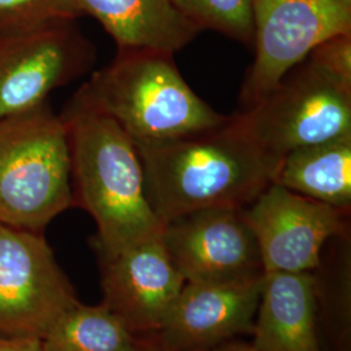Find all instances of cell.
Segmentation results:
<instances>
[{"label":"cell","instance_id":"6da1fadb","mask_svg":"<svg viewBox=\"0 0 351 351\" xmlns=\"http://www.w3.org/2000/svg\"><path fill=\"white\" fill-rule=\"evenodd\" d=\"M136 149L146 197L163 224L203 208L247 207L272 184L278 163L242 112L198 133Z\"/></svg>","mask_w":351,"mask_h":351},{"label":"cell","instance_id":"7a4b0ae2","mask_svg":"<svg viewBox=\"0 0 351 351\" xmlns=\"http://www.w3.org/2000/svg\"><path fill=\"white\" fill-rule=\"evenodd\" d=\"M68 130L73 199L98 226L101 258L162 236L164 224L146 197L143 168L133 141L111 117L71 101Z\"/></svg>","mask_w":351,"mask_h":351},{"label":"cell","instance_id":"3957f363","mask_svg":"<svg viewBox=\"0 0 351 351\" xmlns=\"http://www.w3.org/2000/svg\"><path fill=\"white\" fill-rule=\"evenodd\" d=\"M72 101L111 117L136 146L194 134L228 117L189 86L173 53L149 49H119Z\"/></svg>","mask_w":351,"mask_h":351},{"label":"cell","instance_id":"277c9868","mask_svg":"<svg viewBox=\"0 0 351 351\" xmlns=\"http://www.w3.org/2000/svg\"><path fill=\"white\" fill-rule=\"evenodd\" d=\"M75 203L68 130L46 107L0 120V224L38 232Z\"/></svg>","mask_w":351,"mask_h":351},{"label":"cell","instance_id":"5b68a950","mask_svg":"<svg viewBox=\"0 0 351 351\" xmlns=\"http://www.w3.org/2000/svg\"><path fill=\"white\" fill-rule=\"evenodd\" d=\"M241 112L278 162L295 149L351 136V88L303 60L263 99Z\"/></svg>","mask_w":351,"mask_h":351},{"label":"cell","instance_id":"8992f818","mask_svg":"<svg viewBox=\"0 0 351 351\" xmlns=\"http://www.w3.org/2000/svg\"><path fill=\"white\" fill-rule=\"evenodd\" d=\"M255 60L241 88L254 106L317 45L351 33V0H252Z\"/></svg>","mask_w":351,"mask_h":351},{"label":"cell","instance_id":"52a82bcc","mask_svg":"<svg viewBox=\"0 0 351 351\" xmlns=\"http://www.w3.org/2000/svg\"><path fill=\"white\" fill-rule=\"evenodd\" d=\"M78 302L46 239L0 224V335L42 339Z\"/></svg>","mask_w":351,"mask_h":351},{"label":"cell","instance_id":"ba28073f","mask_svg":"<svg viewBox=\"0 0 351 351\" xmlns=\"http://www.w3.org/2000/svg\"><path fill=\"white\" fill-rule=\"evenodd\" d=\"M164 247L186 282H232L263 277L256 239L243 208L213 207L165 223Z\"/></svg>","mask_w":351,"mask_h":351},{"label":"cell","instance_id":"9c48e42d","mask_svg":"<svg viewBox=\"0 0 351 351\" xmlns=\"http://www.w3.org/2000/svg\"><path fill=\"white\" fill-rule=\"evenodd\" d=\"M256 239L264 272H310L326 241L345 229V208L269 184L243 208Z\"/></svg>","mask_w":351,"mask_h":351},{"label":"cell","instance_id":"30bf717a","mask_svg":"<svg viewBox=\"0 0 351 351\" xmlns=\"http://www.w3.org/2000/svg\"><path fill=\"white\" fill-rule=\"evenodd\" d=\"M73 21L0 42V120L45 107L55 88L88 68L91 46Z\"/></svg>","mask_w":351,"mask_h":351},{"label":"cell","instance_id":"8fae6325","mask_svg":"<svg viewBox=\"0 0 351 351\" xmlns=\"http://www.w3.org/2000/svg\"><path fill=\"white\" fill-rule=\"evenodd\" d=\"M103 302L134 335L158 333L186 281L162 236L101 258Z\"/></svg>","mask_w":351,"mask_h":351},{"label":"cell","instance_id":"7c38bea8","mask_svg":"<svg viewBox=\"0 0 351 351\" xmlns=\"http://www.w3.org/2000/svg\"><path fill=\"white\" fill-rule=\"evenodd\" d=\"M263 277L232 282H186L158 332L169 351H207L252 332Z\"/></svg>","mask_w":351,"mask_h":351},{"label":"cell","instance_id":"4fadbf2b","mask_svg":"<svg viewBox=\"0 0 351 351\" xmlns=\"http://www.w3.org/2000/svg\"><path fill=\"white\" fill-rule=\"evenodd\" d=\"M315 315V280L310 272L264 274L251 346L256 351H322Z\"/></svg>","mask_w":351,"mask_h":351},{"label":"cell","instance_id":"5bb4252c","mask_svg":"<svg viewBox=\"0 0 351 351\" xmlns=\"http://www.w3.org/2000/svg\"><path fill=\"white\" fill-rule=\"evenodd\" d=\"M80 16L98 20L117 49H149L173 53L201 32L173 0H73Z\"/></svg>","mask_w":351,"mask_h":351},{"label":"cell","instance_id":"9a60e30c","mask_svg":"<svg viewBox=\"0 0 351 351\" xmlns=\"http://www.w3.org/2000/svg\"><path fill=\"white\" fill-rule=\"evenodd\" d=\"M272 182L315 201L349 208L351 136L290 151L278 160Z\"/></svg>","mask_w":351,"mask_h":351},{"label":"cell","instance_id":"2e32d148","mask_svg":"<svg viewBox=\"0 0 351 351\" xmlns=\"http://www.w3.org/2000/svg\"><path fill=\"white\" fill-rule=\"evenodd\" d=\"M40 343L43 351H145L147 348L104 304L86 306L81 302L59 317Z\"/></svg>","mask_w":351,"mask_h":351},{"label":"cell","instance_id":"e0dca14e","mask_svg":"<svg viewBox=\"0 0 351 351\" xmlns=\"http://www.w3.org/2000/svg\"><path fill=\"white\" fill-rule=\"evenodd\" d=\"M173 3L199 30H215L252 46V0H173Z\"/></svg>","mask_w":351,"mask_h":351},{"label":"cell","instance_id":"ac0fdd59","mask_svg":"<svg viewBox=\"0 0 351 351\" xmlns=\"http://www.w3.org/2000/svg\"><path fill=\"white\" fill-rule=\"evenodd\" d=\"M78 16L73 0H0V42Z\"/></svg>","mask_w":351,"mask_h":351},{"label":"cell","instance_id":"d6986e66","mask_svg":"<svg viewBox=\"0 0 351 351\" xmlns=\"http://www.w3.org/2000/svg\"><path fill=\"white\" fill-rule=\"evenodd\" d=\"M304 60L342 86L351 88V33L339 34L322 42Z\"/></svg>","mask_w":351,"mask_h":351},{"label":"cell","instance_id":"ffe728a7","mask_svg":"<svg viewBox=\"0 0 351 351\" xmlns=\"http://www.w3.org/2000/svg\"><path fill=\"white\" fill-rule=\"evenodd\" d=\"M0 351H43L40 339L0 335Z\"/></svg>","mask_w":351,"mask_h":351},{"label":"cell","instance_id":"44dd1931","mask_svg":"<svg viewBox=\"0 0 351 351\" xmlns=\"http://www.w3.org/2000/svg\"><path fill=\"white\" fill-rule=\"evenodd\" d=\"M207 351H256L251 345L245 343H226Z\"/></svg>","mask_w":351,"mask_h":351},{"label":"cell","instance_id":"7402d4cb","mask_svg":"<svg viewBox=\"0 0 351 351\" xmlns=\"http://www.w3.org/2000/svg\"><path fill=\"white\" fill-rule=\"evenodd\" d=\"M145 351H169L167 350V349H164L162 346H159V345H155V346H150V345H147V348H146V350Z\"/></svg>","mask_w":351,"mask_h":351}]
</instances>
